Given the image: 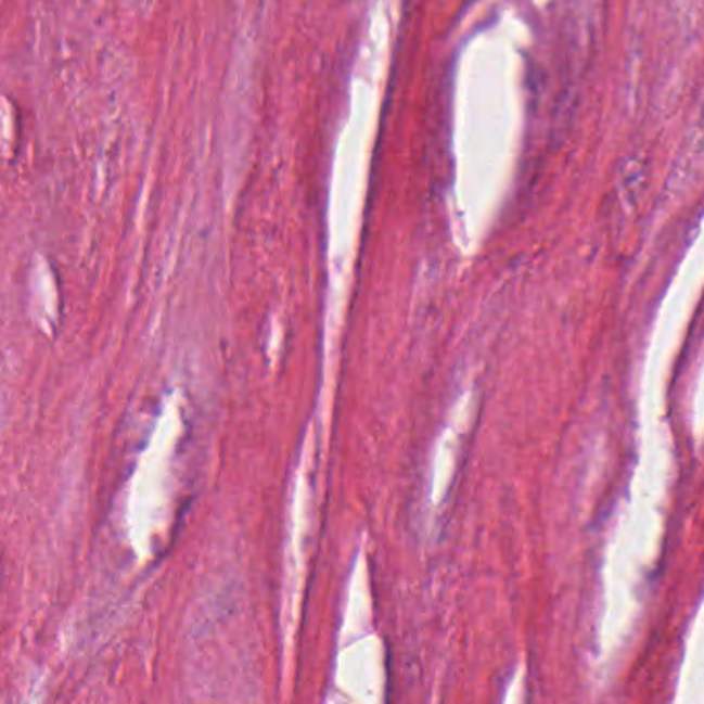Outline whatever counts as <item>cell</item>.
<instances>
[{
    "label": "cell",
    "mask_w": 704,
    "mask_h": 704,
    "mask_svg": "<svg viewBox=\"0 0 704 704\" xmlns=\"http://www.w3.org/2000/svg\"><path fill=\"white\" fill-rule=\"evenodd\" d=\"M704 170V89L701 95V102L696 107V114L686 130L683 145L676 164L671 168V174L667 178V191L683 192L688 187H692L701 171Z\"/></svg>",
    "instance_id": "1"
},
{
    "label": "cell",
    "mask_w": 704,
    "mask_h": 704,
    "mask_svg": "<svg viewBox=\"0 0 704 704\" xmlns=\"http://www.w3.org/2000/svg\"><path fill=\"white\" fill-rule=\"evenodd\" d=\"M644 182V166L639 157H632L624 164L622 168V178H619V191L622 192H640Z\"/></svg>",
    "instance_id": "2"
}]
</instances>
